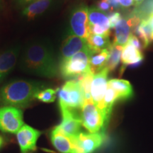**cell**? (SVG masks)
Segmentation results:
<instances>
[{
	"instance_id": "603a6c76",
	"label": "cell",
	"mask_w": 153,
	"mask_h": 153,
	"mask_svg": "<svg viewBox=\"0 0 153 153\" xmlns=\"http://www.w3.org/2000/svg\"><path fill=\"white\" fill-rule=\"evenodd\" d=\"M118 100V97L114 90L110 87H107L104 100L100 109L104 113L108 119H109L114 103Z\"/></svg>"
},
{
	"instance_id": "2e32d148",
	"label": "cell",
	"mask_w": 153,
	"mask_h": 153,
	"mask_svg": "<svg viewBox=\"0 0 153 153\" xmlns=\"http://www.w3.org/2000/svg\"><path fill=\"white\" fill-rule=\"evenodd\" d=\"M54 0H37L24 6L22 16L28 19H33L45 13L52 4Z\"/></svg>"
},
{
	"instance_id": "d6a6232c",
	"label": "cell",
	"mask_w": 153,
	"mask_h": 153,
	"mask_svg": "<svg viewBox=\"0 0 153 153\" xmlns=\"http://www.w3.org/2000/svg\"><path fill=\"white\" fill-rule=\"evenodd\" d=\"M37 1V0H17V4L21 7H24V6L27 5L32 1Z\"/></svg>"
},
{
	"instance_id": "cb8c5ba5",
	"label": "cell",
	"mask_w": 153,
	"mask_h": 153,
	"mask_svg": "<svg viewBox=\"0 0 153 153\" xmlns=\"http://www.w3.org/2000/svg\"><path fill=\"white\" fill-rule=\"evenodd\" d=\"M153 12V0H145L140 5L136 6L131 15L136 16L141 21L148 19Z\"/></svg>"
},
{
	"instance_id": "83f0119b",
	"label": "cell",
	"mask_w": 153,
	"mask_h": 153,
	"mask_svg": "<svg viewBox=\"0 0 153 153\" xmlns=\"http://www.w3.org/2000/svg\"><path fill=\"white\" fill-rule=\"evenodd\" d=\"M127 43L131 44V45H133L137 48V50H139L140 51H142L143 49H144V47H143V43L141 42L140 40L138 39V38L135 35H133V34L131 33V35L130 36L128 41Z\"/></svg>"
},
{
	"instance_id": "8d00e7d4",
	"label": "cell",
	"mask_w": 153,
	"mask_h": 153,
	"mask_svg": "<svg viewBox=\"0 0 153 153\" xmlns=\"http://www.w3.org/2000/svg\"><path fill=\"white\" fill-rule=\"evenodd\" d=\"M151 41H153V32L152 33V34H151Z\"/></svg>"
},
{
	"instance_id": "484cf974",
	"label": "cell",
	"mask_w": 153,
	"mask_h": 153,
	"mask_svg": "<svg viewBox=\"0 0 153 153\" xmlns=\"http://www.w3.org/2000/svg\"><path fill=\"white\" fill-rule=\"evenodd\" d=\"M94 76V74L91 72H89L76 79L79 80L81 85L84 95H85V101H92L91 97V87Z\"/></svg>"
},
{
	"instance_id": "1f68e13d",
	"label": "cell",
	"mask_w": 153,
	"mask_h": 153,
	"mask_svg": "<svg viewBox=\"0 0 153 153\" xmlns=\"http://www.w3.org/2000/svg\"><path fill=\"white\" fill-rule=\"evenodd\" d=\"M108 2H109L113 10H114V9H118L120 7L118 0H108Z\"/></svg>"
},
{
	"instance_id": "f546056e",
	"label": "cell",
	"mask_w": 153,
	"mask_h": 153,
	"mask_svg": "<svg viewBox=\"0 0 153 153\" xmlns=\"http://www.w3.org/2000/svg\"><path fill=\"white\" fill-rule=\"evenodd\" d=\"M96 7L100 11L105 13L113 10L108 0H99L98 2H97V7Z\"/></svg>"
},
{
	"instance_id": "e0dca14e",
	"label": "cell",
	"mask_w": 153,
	"mask_h": 153,
	"mask_svg": "<svg viewBox=\"0 0 153 153\" xmlns=\"http://www.w3.org/2000/svg\"><path fill=\"white\" fill-rule=\"evenodd\" d=\"M132 26L128 18L123 19L115 26L114 45L124 47L128 41L130 36L131 35Z\"/></svg>"
},
{
	"instance_id": "4dcf8cb0",
	"label": "cell",
	"mask_w": 153,
	"mask_h": 153,
	"mask_svg": "<svg viewBox=\"0 0 153 153\" xmlns=\"http://www.w3.org/2000/svg\"><path fill=\"white\" fill-rule=\"evenodd\" d=\"M118 1L120 7L123 8H128L135 4L133 0H118Z\"/></svg>"
},
{
	"instance_id": "836d02e7",
	"label": "cell",
	"mask_w": 153,
	"mask_h": 153,
	"mask_svg": "<svg viewBox=\"0 0 153 153\" xmlns=\"http://www.w3.org/2000/svg\"><path fill=\"white\" fill-rule=\"evenodd\" d=\"M149 23H150L151 27H152V30H153V14H152L150 15V16L149 17V19H148Z\"/></svg>"
},
{
	"instance_id": "d6986e66",
	"label": "cell",
	"mask_w": 153,
	"mask_h": 153,
	"mask_svg": "<svg viewBox=\"0 0 153 153\" xmlns=\"http://www.w3.org/2000/svg\"><path fill=\"white\" fill-rule=\"evenodd\" d=\"M108 86L114 90L118 100L131 98L133 95V88L128 81L114 79L108 82Z\"/></svg>"
},
{
	"instance_id": "6da1fadb",
	"label": "cell",
	"mask_w": 153,
	"mask_h": 153,
	"mask_svg": "<svg viewBox=\"0 0 153 153\" xmlns=\"http://www.w3.org/2000/svg\"><path fill=\"white\" fill-rule=\"evenodd\" d=\"M20 68L26 73L53 78L58 72V66L53 49L44 41L28 45L21 59Z\"/></svg>"
},
{
	"instance_id": "7402d4cb",
	"label": "cell",
	"mask_w": 153,
	"mask_h": 153,
	"mask_svg": "<svg viewBox=\"0 0 153 153\" xmlns=\"http://www.w3.org/2000/svg\"><path fill=\"white\" fill-rule=\"evenodd\" d=\"M133 31L135 36L140 39L144 48L148 47V45L150 43L151 34L153 32L152 28L148 19L141 21L138 26L133 28Z\"/></svg>"
},
{
	"instance_id": "d590c367",
	"label": "cell",
	"mask_w": 153,
	"mask_h": 153,
	"mask_svg": "<svg viewBox=\"0 0 153 153\" xmlns=\"http://www.w3.org/2000/svg\"><path fill=\"white\" fill-rule=\"evenodd\" d=\"M2 144H3V139L2 137L0 136V148H1V146L2 145Z\"/></svg>"
},
{
	"instance_id": "4316f807",
	"label": "cell",
	"mask_w": 153,
	"mask_h": 153,
	"mask_svg": "<svg viewBox=\"0 0 153 153\" xmlns=\"http://www.w3.org/2000/svg\"><path fill=\"white\" fill-rule=\"evenodd\" d=\"M58 91V89H52V88L44 89L36 94V99H38L44 103L54 102L56 99L57 94Z\"/></svg>"
},
{
	"instance_id": "52a82bcc",
	"label": "cell",
	"mask_w": 153,
	"mask_h": 153,
	"mask_svg": "<svg viewBox=\"0 0 153 153\" xmlns=\"http://www.w3.org/2000/svg\"><path fill=\"white\" fill-rule=\"evenodd\" d=\"M89 8L87 5L80 4L74 9L70 17V28L72 33L76 36L87 39L90 35L88 22Z\"/></svg>"
},
{
	"instance_id": "d4e9b609",
	"label": "cell",
	"mask_w": 153,
	"mask_h": 153,
	"mask_svg": "<svg viewBox=\"0 0 153 153\" xmlns=\"http://www.w3.org/2000/svg\"><path fill=\"white\" fill-rule=\"evenodd\" d=\"M123 48V47L114 45V43H112L111 46L110 48V53L108 61H107L106 66H105V68L107 69L108 72L114 70L118 66V63L120 62V57H121Z\"/></svg>"
},
{
	"instance_id": "9c48e42d",
	"label": "cell",
	"mask_w": 153,
	"mask_h": 153,
	"mask_svg": "<svg viewBox=\"0 0 153 153\" xmlns=\"http://www.w3.org/2000/svg\"><path fill=\"white\" fill-rule=\"evenodd\" d=\"M41 133L38 130L29 126H23L16 133L21 153H33L35 152L36 143Z\"/></svg>"
},
{
	"instance_id": "ba28073f",
	"label": "cell",
	"mask_w": 153,
	"mask_h": 153,
	"mask_svg": "<svg viewBox=\"0 0 153 153\" xmlns=\"http://www.w3.org/2000/svg\"><path fill=\"white\" fill-rule=\"evenodd\" d=\"M51 143L60 153H85L78 145L76 137L66 135L55 127L51 133Z\"/></svg>"
},
{
	"instance_id": "9a60e30c",
	"label": "cell",
	"mask_w": 153,
	"mask_h": 153,
	"mask_svg": "<svg viewBox=\"0 0 153 153\" xmlns=\"http://www.w3.org/2000/svg\"><path fill=\"white\" fill-rule=\"evenodd\" d=\"M89 48L87 39L82 38L75 35L68 36L62 42L61 46V56L62 59L68 58L75 55L76 53Z\"/></svg>"
},
{
	"instance_id": "277c9868",
	"label": "cell",
	"mask_w": 153,
	"mask_h": 153,
	"mask_svg": "<svg viewBox=\"0 0 153 153\" xmlns=\"http://www.w3.org/2000/svg\"><path fill=\"white\" fill-rule=\"evenodd\" d=\"M59 106L60 111L82 108L85 102V95L78 79L66 82L58 91Z\"/></svg>"
},
{
	"instance_id": "ac0fdd59",
	"label": "cell",
	"mask_w": 153,
	"mask_h": 153,
	"mask_svg": "<svg viewBox=\"0 0 153 153\" xmlns=\"http://www.w3.org/2000/svg\"><path fill=\"white\" fill-rule=\"evenodd\" d=\"M120 58L123 62V66L131 65V66L136 67L142 62L143 55L141 51L135 48L131 44L127 43L123 48Z\"/></svg>"
},
{
	"instance_id": "3957f363",
	"label": "cell",
	"mask_w": 153,
	"mask_h": 153,
	"mask_svg": "<svg viewBox=\"0 0 153 153\" xmlns=\"http://www.w3.org/2000/svg\"><path fill=\"white\" fill-rule=\"evenodd\" d=\"M94 54L89 47L72 57L61 60L59 70L64 79L78 78L90 71L89 60Z\"/></svg>"
},
{
	"instance_id": "f1b7e54d",
	"label": "cell",
	"mask_w": 153,
	"mask_h": 153,
	"mask_svg": "<svg viewBox=\"0 0 153 153\" xmlns=\"http://www.w3.org/2000/svg\"><path fill=\"white\" fill-rule=\"evenodd\" d=\"M108 21H109L110 27L115 28V26H116V24H117L118 23L120 22V19H122V17L120 13L114 12V13H111V14L108 15Z\"/></svg>"
},
{
	"instance_id": "5b68a950",
	"label": "cell",
	"mask_w": 153,
	"mask_h": 153,
	"mask_svg": "<svg viewBox=\"0 0 153 153\" xmlns=\"http://www.w3.org/2000/svg\"><path fill=\"white\" fill-rule=\"evenodd\" d=\"M82 125L89 133L102 131L108 120L104 113L94 104L92 101H85L81 108Z\"/></svg>"
},
{
	"instance_id": "ffe728a7",
	"label": "cell",
	"mask_w": 153,
	"mask_h": 153,
	"mask_svg": "<svg viewBox=\"0 0 153 153\" xmlns=\"http://www.w3.org/2000/svg\"><path fill=\"white\" fill-rule=\"evenodd\" d=\"M109 53L110 48H108L102 50L91 55L90 60H89V67H90V71L94 74L98 73L105 68L108 56H109Z\"/></svg>"
},
{
	"instance_id": "7a4b0ae2",
	"label": "cell",
	"mask_w": 153,
	"mask_h": 153,
	"mask_svg": "<svg viewBox=\"0 0 153 153\" xmlns=\"http://www.w3.org/2000/svg\"><path fill=\"white\" fill-rule=\"evenodd\" d=\"M46 87L45 82L15 79L0 89V105L26 108L36 99L37 94Z\"/></svg>"
},
{
	"instance_id": "5bb4252c",
	"label": "cell",
	"mask_w": 153,
	"mask_h": 153,
	"mask_svg": "<svg viewBox=\"0 0 153 153\" xmlns=\"http://www.w3.org/2000/svg\"><path fill=\"white\" fill-rule=\"evenodd\" d=\"M19 54V48L12 47L0 53V84L11 73L16 65Z\"/></svg>"
},
{
	"instance_id": "4fadbf2b",
	"label": "cell",
	"mask_w": 153,
	"mask_h": 153,
	"mask_svg": "<svg viewBox=\"0 0 153 153\" xmlns=\"http://www.w3.org/2000/svg\"><path fill=\"white\" fill-rule=\"evenodd\" d=\"M89 27L93 28L96 32L101 34H110V24L108 18L105 12H103L95 7L89 9L88 12Z\"/></svg>"
},
{
	"instance_id": "e575fe53",
	"label": "cell",
	"mask_w": 153,
	"mask_h": 153,
	"mask_svg": "<svg viewBox=\"0 0 153 153\" xmlns=\"http://www.w3.org/2000/svg\"><path fill=\"white\" fill-rule=\"evenodd\" d=\"M133 1H134V3H135V5L137 6L140 4L141 3H143L145 0H133Z\"/></svg>"
},
{
	"instance_id": "44dd1931",
	"label": "cell",
	"mask_w": 153,
	"mask_h": 153,
	"mask_svg": "<svg viewBox=\"0 0 153 153\" xmlns=\"http://www.w3.org/2000/svg\"><path fill=\"white\" fill-rule=\"evenodd\" d=\"M88 45L93 53H98L104 49H108L111 46L109 36L90 34L87 39Z\"/></svg>"
},
{
	"instance_id": "8fae6325",
	"label": "cell",
	"mask_w": 153,
	"mask_h": 153,
	"mask_svg": "<svg viewBox=\"0 0 153 153\" xmlns=\"http://www.w3.org/2000/svg\"><path fill=\"white\" fill-rule=\"evenodd\" d=\"M104 132L98 133H84L81 132L76 136L79 146L85 153H93L100 148L106 140Z\"/></svg>"
},
{
	"instance_id": "30bf717a",
	"label": "cell",
	"mask_w": 153,
	"mask_h": 153,
	"mask_svg": "<svg viewBox=\"0 0 153 153\" xmlns=\"http://www.w3.org/2000/svg\"><path fill=\"white\" fill-rule=\"evenodd\" d=\"M108 70L103 69L94 76L91 87V97L93 103L100 109L108 87Z\"/></svg>"
},
{
	"instance_id": "7c38bea8",
	"label": "cell",
	"mask_w": 153,
	"mask_h": 153,
	"mask_svg": "<svg viewBox=\"0 0 153 153\" xmlns=\"http://www.w3.org/2000/svg\"><path fill=\"white\" fill-rule=\"evenodd\" d=\"M62 120L57 126L60 131L70 137H76L81 133L82 120L80 116L72 110L61 111Z\"/></svg>"
},
{
	"instance_id": "8992f818",
	"label": "cell",
	"mask_w": 153,
	"mask_h": 153,
	"mask_svg": "<svg viewBox=\"0 0 153 153\" xmlns=\"http://www.w3.org/2000/svg\"><path fill=\"white\" fill-rule=\"evenodd\" d=\"M24 125L23 112L16 107H0V131L4 133H17Z\"/></svg>"
}]
</instances>
